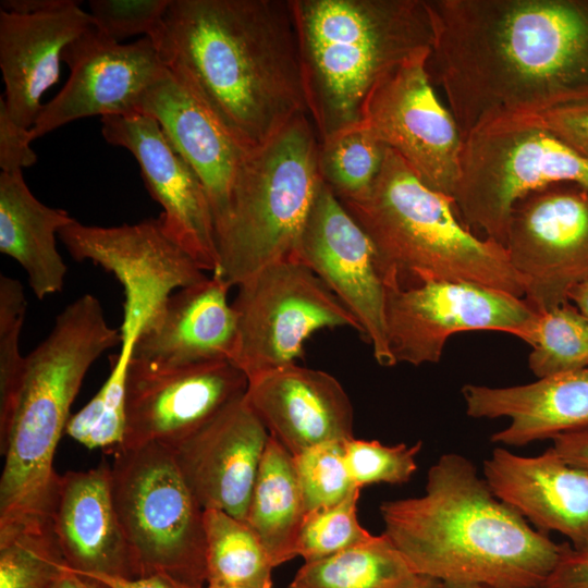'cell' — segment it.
<instances>
[{"mask_svg": "<svg viewBox=\"0 0 588 588\" xmlns=\"http://www.w3.org/2000/svg\"><path fill=\"white\" fill-rule=\"evenodd\" d=\"M427 70L465 138L588 97V0H426Z\"/></svg>", "mask_w": 588, "mask_h": 588, "instance_id": "6da1fadb", "label": "cell"}, {"mask_svg": "<svg viewBox=\"0 0 588 588\" xmlns=\"http://www.w3.org/2000/svg\"><path fill=\"white\" fill-rule=\"evenodd\" d=\"M151 40L249 150L309 115L292 0H171Z\"/></svg>", "mask_w": 588, "mask_h": 588, "instance_id": "7a4b0ae2", "label": "cell"}, {"mask_svg": "<svg viewBox=\"0 0 588 588\" xmlns=\"http://www.w3.org/2000/svg\"><path fill=\"white\" fill-rule=\"evenodd\" d=\"M380 513L413 571L444 588H541L568 546L499 500L456 453L430 467L425 494L383 502Z\"/></svg>", "mask_w": 588, "mask_h": 588, "instance_id": "3957f363", "label": "cell"}, {"mask_svg": "<svg viewBox=\"0 0 588 588\" xmlns=\"http://www.w3.org/2000/svg\"><path fill=\"white\" fill-rule=\"evenodd\" d=\"M120 343V329L107 323L99 299L84 294L25 356L12 418L0 439V530L51 524L60 477L53 458L71 405L91 365Z\"/></svg>", "mask_w": 588, "mask_h": 588, "instance_id": "277c9868", "label": "cell"}, {"mask_svg": "<svg viewBox=\"0 0 588 588\" xmlns=\"http://www.w3.org/2000/svg\"><path fill=\"white\" fill-rule=\"evenodd\" d=\"M340 201L371 241L387 290L454 281L523 298L504 246L470 231L453 198L428 187L391 149L370 189Z\"/></svg>", "mask_w": 588, "mask_h": 588, "instance_id": "5b68a950", "label": "cell"}, {"mask_svg": "<svg viewBox=\"0 0 588 588\" xmlns=\"http://www.w3.org/2000/svg\"><path fill=\"white\" fill-rule=\"evenodd\" d=\"M319 140L359 123L372 90L430 52L426 0H292Z\"/></svg>", "mask_w": 588, "mask_h": 588, "instance_id": "8992f818", "label": "cell"}, {"mask_svg": "<svg viewBox=\"0 0 588 588\" xmlns=\"http://www.w3.org/2000/svg\"><path fill=\"white\" fill-rule=\"evenodd\" d=\"M320 140L307 114L244 158L216 226L220 275L231 287L290 258L323 183Z\"/></svg>", "mask_w": 588, "mask_h": 588, "instance_id": "52a82bcc", "label": "cell"}, {"mask_svg": "<svg viewBox=\"0 0 588 588\" xmlns=\"http://www.w3.org/2000/svg\"><path fill=\"white\" fill-rule=\"evenodd\" d=\"M112 492L118 516L139 577L167 574L205 587L204 509L160 443L114 449Z\"/></svg>", "mask_w": 588, "mask_h": 588, "instance_id": "ba28073f", "label": "cell"}, {"mask_svg": "<svg viewBox=\"0 0 588 588\" xmlns=\"http://www.w3.org/2000/svg\"><path fill=\"white\" fill-rule=\"evenodd\" d=\"M559 183L588 187V158L531 121L501 119L464 138L452 198L470 231L504 246L513 205Z\"/></svg>", "mask_w": 588, "mask_h": 588, "instance_id": "9c48e42d", "label": "cell"}, {"mask_svg": "<svg viewBox=\"0 0 588 588\" xmlns=\"http://www.w3.org/2000/svg\"><path fill=\"white\" fill-rule=\"evenodd\" d=\"M237 289L232 303L237 338L231 363L248 380L296 364L305 342L319 330H359L340 299L296 258L262 268Z\"/></svg>", "mask_w": 588, "mask_h": 588, "instance_id": "30bf717a", "label": "cell"}, {"mask_svg": "<svg viewBox=\"0 0 588 588\" xmlns=\"http://www.w3.org/2000/svg\"><path fill=\"white\" fill-rule=\"evenodd\" d=\"M504 248L532 310L568 302L571 291L588 280V187L559 183L518 199Z\"/></svg>", "mask_w": 588, "mask_h": 588, "instance_id": "8fae6325", "label": "cell"}, {"mask_svg": "<svg viewBox=\"0 0 588 588\" xmlns=\"http://www.w3.org/2000/svg\"><path fill=\"white\" fill-rule=\"evenodd\" d=\"M537 317L524 298L469 282L387 290V338L394 364L438 363L448 339L463 331H501L528 344Z\"/></svg>", "mask_w": 588, "mask_h": 588, "instance_id": "7c38bea8", "label": "cell"}, {"mask_svg": "<svg viewBox=\"0 0 588 588\" xmlns=\"http://www.w3.org/2000/svg\"><path fill=\"white\" fill-rule=\"evenodd\" d=\"M429 53L389 74L368 97L359 123L422 183L452 197L464 138L434 90L427 70Z\"/></svg>", "mask_w": 588, "mask_h": 588, "instance_id": "4fadbf2b", "label": "cell"}, {"mask_svg": "<svg viewBox=\"0 0 588 588\" xmlns=\"http://www.w3.org/2000/svg\"><path fill=\"white\" fill-rule=\"evenodd\" d=\"M353 315L381 366H393L385 326L387 287L366 232L323 182L293 253Z\"/></svg>", "mask_w": 588, "mask_h": 588, "instance_id": "5bb4252c", "label": "cell"}, {"mask_svg": "<svg viewBox=\"0 0 588 588\" xmlns=\"http://www.w3.org/2000/svg\"><path fill=\"white\" fill-rule=\"evenodd\" d=\"M247 385L245 373L230 360L164 368L131 358L120 446L155 442L174 448L244 396Z\"/></svg>", "mask_w": 588, "mask_h": 588, "instance_id": "9a60e30c", "label": "cell"}, {"mask_svg": "<svg viewBox=\"0 0 588 588\" xmlns=\"http://www.w3.org/2000/svg\"><path fill=\"white\" fill-rule=\"evenodd\" d=\"M70 76L30 128L36 139L72 121L100 115H131L147 88L164 70L148 37L117 42L91 25L63 50Z\"/></svg>", "mask_w": 588, "mask_h": 588, "instance_id": "2e32d148", "label": "cell"}, {"mask_svg": "<svg viewBox=\"0 0 588 588\" xmlns=\"http://www.w3.org/2000/svg\"><path fill=\"white\" fill-rule=\"evenodd\" d=\"M101 133L110 145L127 149L137 160L147 191L163 208L159 219L166 234L204 271L217 272L219 256L207 193L159 123L144 113L105 117Z\"/></svg>", "mask_w": 588, "mask_h": 588, "instance_id": "e0dca14e", "label": "cell"}, {"mask_svg": "<svg viewBox=\"0 0 588 588\" xmlns=\"http://www.w3.org/2000/svg\"><path fill=\"white\" fill-rule=\"evenodd\" d=\"M58 236L73 259L90 260L112 273L123 286V305L150 318L173 292L208 278L166 234L159 218L108 228L74 219Z\"/></svg>", "mask_w": 588, "mask_h": 588, "instance_id": "ac0fdd59", "label": "cell"}, {"mask_svg": "<svg viewBox=\"0 0 588 588\" xmlns=\"http://www.w3.org/2000/svg\"><path fill=\"white\" fill-rule=\"evenodd\" d=\"M269 437L244 395L171 450L204 510H220L246 522Z\"/></svg>", "mask_w": 588, "mask_h": 588, "instance_id": "d6986e66", "label": "cell"}, {"mask_svg": "<svg viewBox=\"0 0 588 588\" xmlns=\"http://www.w3.org/2000/svg\"><path fill=\"white\" fill-rule=\"evenodd\" d=\"M245 400L269 436L293 456L354 437L353 405L328 372L283 366L250 378Z\"/></svg>", "mask_w": 588, "mask_h": 588, "instance_id": "ffe728a7", "label": "cell"}, {"mask_svg": "<svg viewBox=\"0 0 588 588\" xmlns=\"http://www.w3.org/2000/svg\"><path fill=\"white\" fill-rule=\"evenodd\" d=\"M137 113L152 117L201 182L216 226L223 219L237 171L249 149L166 66L147 88Z\"/></svg>", "mask_w": 588, "mask_h": 588, "instance_id": "44dd1931", "label": "cell"}, {"mask_svg": "<svg viewBox=\"0 0 588 588\" xmlns=\"http://www.w3.org/2000/svg\"><path fill=\"white\" fill-rule=\"evenodd\" d=\"M51 525L73 572L90 578L139 577L115 510L111 467L106 463L59 477Z\"/></svg>", "mask_w": 588, "mask_h": 588, "instance_id": "7402d4cb", "label": "cell"}, {"mask_svg": "<svg viewBox=\"0 0 588 588\" xmlns=\"http://www.w3.org/2000/svg\"><path fill=\"white\" fill-rule=\"evenodd\" d=\"M493 494L536 529L558 531L574 549L588 547V473L550 446L538 456L495 448L483 462Z\"/></svg>", "mask_w": 588, "mask_h": 588, "instance_id": "603a6c76", "label": "cell"}, {"mask_svg": "<svg viewBox=\"0 0 588 588\" xmlns=\"http://www.w3.org/2000/svg\"><path fill=\"white\" fill-rule=\"evenodd\" d=\"M218 274L173 292L137 336L132 358L155 367L232 360L236 315Z\"/></svg>", "mask_w": 588, "mask_h": 588, "instance_id": "cb8c5ba5", "label": "cell"}, {"mask_svg": "<svg viewBox=\"0 0 588 588\" xmlns=\"http://www.w3.org/2000/svg\"><path fill=\"white\" fill-rule=\"evenodd\" d=\"M91 25L89 13L73 0L37 14L0 10L1 98L14 122L34 126L42 95L59 79L64 48Z\"/></svg>", "mask_w": 588, "mask_h": 588, "instance_id": "d4e9b609", "label": "cell"}, {"mask_svg": "<svg viewBox=\"0 0 588 588\" xmlns=\"http://www.w3.org/2000/svg\"><path fill=\"white\" fill-rule=\"evenodd\" d=\"M462 394L468 416L510 419L492 434L494 443L522 446L588 429V367L520 385L466 384Z\"/></svg>", "mask_w": 588, "mask_h": 588, "instance_id": "484cf974", "label": "cell"}, {"mask_svg": "<svg viewBox=\"0 0 588 588\" xmlns=\"http://www.w3.org/2000/svg\"><path fill=\"white\" fill-rule=\"evenodd\" d=\"M74 218L39 201L23 171L0 173V252L16 260L38 299L62 291L68 272L56 235Z\"/></svg>", "mask_w": 588, "mask_h": 588, "instance_id": "4316f807", "label": "cell"}, {"mask_svg": "<svg viewBox=\"0 0 588 588\" xmlns=\"http://www.w3.org/2000/svg\"><path fill=\"white\" fill-rule=\"evenodd\" d=\"M306 514L293 455L269 437L246 523L259 537L274 567L297 556L296 546Z\"/></svg>", "mask_w": 588, "mask_h": 588, "instance_id": "83f0119b", "label": "cell"}, {"mask_svg": "<svg viewBox=\"0 0 588 588\" xmlns=\"http://www.w3.org/2000/svg\"><path fill=\"white\" fill-rule=\"evenodd\" d=\"M419 575L384 534L305 562L289 588H412Z\"/></svg>", "mask_w": 588, "mask_h": 588, "instance_id": "f1b7e54d", "label": "cell"}, {"mask_svg": "<svg viewBox=\"0 0 588 588\" xmlns=\"http://www.w3.org/2000/svg\"><path fill=\"white\" fill-rule=\"evenodd\" d=\"M207 587L272 588L274 565L244 520L220 510L204 511Z\"/></svg>", "mask_w": 588, "mask_h": 588, "instance_id": "f546056e", "label": "cell"}, {"mask_svg": "<svg viewBox=\"0 0 588 588\" xmlns=\"http://www.w3.org/2000/svg\"><path fill=\"white\" fill-rule=\"evenodd\" d=\"M385 148L360 123L329 135L319 146L323 182L340 200L364 196L381 171Z\"/></svg>", "mask_w": 588, "mask_h": 588, "instance_id": "4dcf8cb0", "label": "cell"}, {"mask_svg": "<svg viewBox=\"0 0 588 588\" xmlns=\"http://www.w3.org/2000/svg\"><path fill=\"white\" fill-rule=\"evenodd\" d=\"M528 344L538 379L588 367V320L569 302L538 313Z\"/></svg>", "mask_w": 588, "mask_h": 588, "instance_id": "1f68e13d", "label": "cell"}, {"mask_svg": "<svg viewBox=\"0 0 588 588\" xmlns=\"http://www.w3.org/2000/svg\"><path fill=\"white\" fill-rule=\"evenodd\" d=\"M66 568L51 524L0 530V588H51Z\"/></svg>", "mask_w": 588, "mask_h": 588, "instance_id": "d6a6232c", "label": "cell"}, {"mask_svg": "<svg viewBox=\"0 0 588 588\" xmlns=\"http://www.w3.org/2000/svg\"><path fill=\"white\" fill-rule=\"evenodd\" d=\"M131 356L114 357L111 371L91 400L71 415L65 433L88 449L113 451L125 433V387Z\"/></svg>", "mask_w": 588, "mask_h": 588, "instance_id": "836d02e7", "label": "cell"}, {"mask_svg": "<svg viewBox=\"0 0 588 588\" xmlns=\"http://www.w3.org/2000/svg\"><path fill=\"white\" fill-rule=\"evenodd\" d=\"M26 313L23 285L0 275V439L4 437L20 392L25 356L20 352V335Z\"/></svg>", "mask_w": 588, "mask_h": 588, "instance_id": "e575fe53", "label": "cell"}, {"mask_svg": "<svg viewBox=\"0 0 588 588\" xmlns=\"http://www.w3.org/2000/svg\"><path fill=\"white\" fill-rule=\"evenodd\" d=\"M354 489L341 502L305 514L296 546L305 562L321 560L368 540L372 535L360 526Z\"/></svg>", "mask_w": 588, "mask_h": 588, "instance_id": "d590c367", "label": "cell"}, {"mask_svg": "<svg viewBox=\"0 0 588 588\" xmlns=\"http://www.w3.org/2000/svg\"><path fill=\"white\" fill-rule=\"evenodd\" d=\"M293 457L306 513L334 505L358 488L347 469L344 441L320 444Z\"/></svg>", "mask_w": 588, "mask_h": 588, "instance_id": "8d00e7d4", "label": "cell"}, {"mask_svg": "<svg viewBox=\"0 0 588 588\" xmlns=\"http://www.w3.org/2000/svg\"><path fill=\"white\" fill-rule=\"evenodd\" d=\"M420 449L421 442L412 446L405 443L389 446L354 437L344 441L347 469L353 482L360 489L379 482H407L417 469L416 455Z\"/></svg>", "mask_w": 588, "mask_h": 588, "instance_id": "74e56055", "label": "cell"}, {"mask_svg": "<svg viewBox=\"0 0 588 588\" xmlns=\"http://www.w3.org/2000/svg\"><path fill=\"white\" fill-rule=\"evenodd\" d=\"M171 0H90L93 25L108 38L123 39L144 35L152 39L162 23Z\"/></svg>", "mask_w": 588, "mask_h": 588, "instance_id": "f35d334b", "label": "cell"}, {"mask_svg": "<svg viewBox=\"0 0 588 588\" xmlns=\"http://www.w3.org/2000/svg\"><path fill=\"white\" fill-rule=\"evenodd\" d=\"M515 118L540 125L572 149L588 158V97L564 102L538 113Z\"/></svg>", "mask_w": 588, "mask_h": 588, "instance_id": "ab89813d", "label": "cell"}, {"mask_svg": "<svg viewBox=\"0 0 588 588\" xmlns=\"http://www.w3.org/2000/svg\"><path fill=\"white\" fill-rule=\"evenodd\" d=\"M32 131L14 122L0 98V168L3 172L23 171L37 161L30 147Z\"/></svg>", "mask_w": 588, "mask_h": 588, "instance_id": "60d3db41", "label": "cell"}, {"mask_svg": "<svg viewBox=\"0 0 588 588\" xmlns=\"http://www.w3.org/2000/svg\"><path fill=\"white\" fill-rule=\"evenodd\" d=\"M541 588H588V547L569 543Z\"/></svg>", "mask_w": 588, "mask_h": 588, "instance_id": "b9f144b4", "label": "cell"}, {"mask_svg": "<svg viewBox=\"0 0 588 588\" xmlns=\"http://www.w3.org/2000/svg\"><path fill=\"white\" fill-rule=\"evenodd\" d=\"M551 440L552 449L563 460L588 473V429L561 433Z\"/></svg>", "mask_w": 588, "mask_h": 588, "instance_id": "7bdbcfd3", "label": "cell"}, {"mask_svg": "<svg viewBox=\"0 0 588 588\" xmlns=\"http://www.w3.org/2000/svg\"><path fill=\"white\" fill-rule=\"evenodd\" d=\"M91 579L102 583L108 588H205L192 586L163 573L133 579L110 576H96Z\"/></svg>", "mask_w": 588, "mask_h": 588, "instance_id": "ee69618b", "label": "cell"}, {"mask_svg": "<svg viewBox=\"0 0 588 588\" xmlns=\"http://www.w3.org/2000/svg\"><path fill=\"white\" fill-rule=\"evenodd\" d=\"M70 0H1V10L16 14H37L64 7Z\"/></svg>", "mask_w": 588, "mask_h": 588, "instance_id": "f6af8a7d", "label": "cell"}, {"mask_svg": "<svg viewBox=\"0 0 588 588\" xmlns=\"http://www.w3.org/2000/svg\"><path fill=\"white\" fill-rule=\"evenodd\" d=\"M51 588H108L102 583L82 576L69 567L54 581Z\"/></svg>", "mask_w": 588, "mask_h": 588, "instance_id": "bcb514c9", "label": "cell"}, {"mask_svg": "<svg viewBox=\"0 0 588 588\" xmlns=\"http://www.w3.org/2000/svg\"><path fill=\"white\" fill-rule=\"evenodd\" d=\"M568 302L572 303L588 320V280L578 284L571 291Z\"/></svg>", "mask_w": 588, "mask_h": 588, "instance_id": "7dc6e473", "label": "cell"}, {"mask_svg": "<svg viewBox=\"0 0 588 588\" xmlns=\"http://www.w3.org/2000/svg\"><path fill=\"white\" fill-rule=\"evenodd\" d=\"M412 588H443V584L436 578L419 575Z\"/></svg>", "mask_w": 588, "mask_h": 588, "instance_id": "c3c4849f", "label": "cell"}, {"mask_svg": "<svg viewBox=\"0 0 588 588\" xmlns=\"http://www.w3.org/2000/svg\"><path fill=\"white\" fill-rule=\"evenodd\" d=\"M206 588H248V587H235V586H212Z\"/></svg>", "mask_w": 588, "mask_h": 588, "instance_id": "681fc988", "label": "cell"}, {"mask_svg": "<svg viewBox=\"0 0 588 588\" xmlns=\"http://www.w3.org/2000/svg\"><path fill=\"white\" fill-rule=\"evenodd\" d=\"M444 588V587H443ZM478 588H481V587H478Z\"/></svg>", "mask_w": 588, "mask_h": 588, "instance_id": "f907efd6", "label": "cell"}]
</instances>
